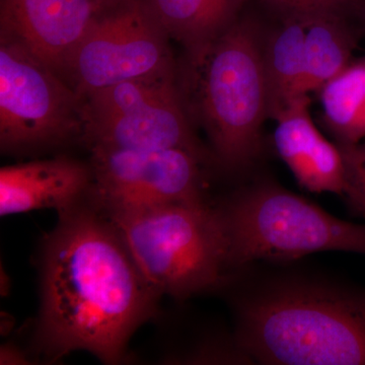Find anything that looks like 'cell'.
Returning <instances> with one entry per match:
<instances>
[{
	"label": "cell",
	"instance_id": "6da1fadb",
	"mask_svg": "<svg viewBox=\"0 0 365 365\" xmlns=\"http://www.w3.org/2000/svg\"><path fill=\"white\" fill-rule=\"evenodd\" d=\"M59 215L41 258L38 348L52 360L81 350L119 364L137 329L157 313L160 295L95 203Z\"/></svg>",
	"mask_w": 365,
	"mask_h": 365
},
{
	"label": "cell",
	"instance_id": "7a4b0ae2",
	"mask_svg": "<svg viewBox=\"0 0 365 365\" xmlns=\"http://www.w3.org/2000/svg\"><path fill=\"white\" fill-rule=\"evenodd\" d=\"M235 343L278 365H365V292L306 279L271 283L237 307Z\"/></svg>",
	"mask_w": 365,
	"mask_h": 365
},
{
	"label": "cell",
	"instance_id": "3957f363",
	"mask_svg": "<svg viewBox=\"0 0 365 365\" xmlns=\"http://www.w3.org/2000/svg\"><path fill=\"white\" fill-rule=\"evenodd\" d=\"M179 83L187 113L207 132L230 169L246 167L260 148L268 86L259 29L239 19L202 49L186 53Z\"/></svg>",
	"mask_w": 365,
	"mask_h": 365
},
{
	"label": "cell",
	"instance_id": "277c9868",
	"mask_svg": "<svg viewBox=\"0 0 365 365\" xmlns=\"http://www.w3.org/2000/svg\"><path fill=\"white\" fill-rule=\"evenodd\" d=\"M104 213L160 297L215 287L230 268L220 212L204 201Z\"/></svg>",
	"mask_w": 365,
	"mask_h": 365
},
{
	"label": "cell",
	"instance_id": "5b68a950",
	"mask_svg": "<svg viewBox=\"0 0 365 365\" xmlns=\"http://www.w3.org/2000/svg\"><path fill=\"white\" fill-rule=\"evenodd\" d=\"M217 210L230 267L324 251L365 255V225L335 217L271 182L240 192Z\"/></svg>",
	"mask_w": 365,
	"mask_h": 365
},
{
	"label": "cell",
	"instance_id": "8992f818",
	"mask_svg": "<svg viewBox=\"0 0 365 365\" xmlns=\"http://www.w3.org/2000/svg\"><path fill=\"white\" fill-rule=\"evenodd\" d=\"M81 138L91 148H180L201 157L176 68L107 86L83 98Z\"/></svg>",
	"mask_w": 365,
	"mask_h": 365
},
{
	"label": "cell",
	"instance_id": "52a82bcc",
	"mask_svg": "<svg viewBox=\"0 0 365 365\" xmlns=\"http://www.w3.org/2000/svg\"><path fill=\"white\" fill-rule=\"evenodd\" d=\"M83 100L61 76L0 36V146L16 153L81 136Z\"/></svg>",
	"mask_w": 365,
	"mask_h": 365
},
{
	"label": "cell",
	"instance_id": "ba28073f",
	"mask_svg": "<svg viewBox=\"0 0 365 365\" xmlns=\"http://www.w3.org/2000/svg\"><path fill=\"white\" fill-rule=\"evenodd\" d=\"M169 41L143 0L110 4L91 23L64 76L83 100L107 86L174 68Z\"/></svg>",
	"mask_w": 365,
	"mask_h": 365
},
{
	"label": "cell",
	"instance_id": "9c48e42d",
	"mask_svg": "<svg viewBox=\"0 0 365 365\" xmlns=\"http://www.w3.org/2000/svg\"><path fill=\"white\" fill-rule=\"evenodd\" d=\"M91 196L104 212L204 201L201 157L180 148H91Z\"/></svg>",
	"mask_w": 365,
	"mask_h": 365
},
{
	"label": "cell",
	"instance_id": "30bf717a",
	"mask_svg": "<svg viewBox=\"0 0 365 365\" xmlns=\"http://www.w3.org/2000/svg\"><path fill=\"white\" fill-rule=\"evenodd\" d=\"M106 0H1L0 36L64 74Z\"/></svg>",
	"mask_w": 365,
	"mask_h": 365
},
{
	"label": "cell",
	"instance_id": "8fae6325",
	"mask_svg": "<svg viewBox=\"0 0 365 365\" xmlns=\"http://www.w3.org/2000/svg\"><path fill=\"white\" fill-rule=\"evenodd\" d=\"M91 168L71 158L35 160L0 170V215L41 209L66 212L91 189Z\"/></svg>",
	"mask_w": 365,
	"mask_h": 365
},
{
	"label": "cell",
	"instance_id": "7c38bea8",
	"mask_svg": "<svg viewBox=\"0 0 365 365\" xmlns=\"http://www.w3.org/2000/svg\"><path fill=\"white\" fill-rule=\"evenodd\" d=\"M309 96L300 95L273 118L274 143L297 182L314 193L345 195L346 174L339 146L329 143L309 116Z\"/></svg>",
	"mask_w": 365,
	"mask_h": 365
},
{
	"label": "cell",
	"instance_id": "4fadbf2b",
	"mask_svg": "<svg viewBox=\"0 0 365 365\" xmlns=\"http://www.w3.org/2000/svg\"><path fill=\"white\" fill-rule=\"evenodd\" d=\"M247 0H143L170 39L193 53L210 44L240 19Z\"/></svg>",
	"mask_w": 365,
	"mask_h": 365
},
{
	"label": "cell",
	"instance_id": "5bb4252c",
	"mask_svg": "<svg viewBox=\"0 0 365 365\" xmlns=\"http://www.w3.org/2000/svg\"><path fill=\"white\" fill-rule=\"evenodd\" d=\"M268 116L274 118L302 93L306 58L302 13H288L264 49Z\"/></svg>",
	"mask_w": 365,
	"mask_h": 365
},
{
	"label": "cell",
	"instance_id": "9a60e30c",
	"mask_svg": "<svg viewBox=\"0 0 365 365\" xmlns=\"http://www.w3.org/2000/svg\"><path fill=\"white\" fill-rule=\"evenodd\" d=\"M304 25V68L302 93L317 91L349 64L354 39L341 14L302 13Z\"/></svg>",
	"mask_w": 365,
	"mask_h": 365
},
{
	"label": "cell",
	"instance_id": "2e32d148",
	"mask_svg": "<svg viewBox=\"0 0 365 365\" xmlns=\"http://www.w3.org/2000/svg\"><path fill=\"white\" fill-rule=\"evenodd\" d=\"M324 119L340 144L365 138V58L349 63L319 88Z\"/></svg>",
	"mask_w": 365,
	"mask_h": 365
},
{
	"label": "cell",
	"instance_id": "e0dca14e",
	"mask_svg": "<svg viewBox=\"0 0 365 365\" xmlns=\"http://www.w3.org/2000/svg\"><path fill=\"white\" fill-rule=\"evenodd\" d=\"M346 174L345 195L365 215V143L339 144Z\"/></svg>",
	"mask_w": 365,
	"mask_h": 365
},
{
	"label": "cell",
	"instance_id": "ac0fdd59",
	"mask_svg": "<svg viewBox=\"0 0 365 365\" xmlns=\"http://www.w3.org/2000/svg\"><path fill=\"white\" fill-rule=\"evenodd\" d=\"M274 6L281 7L287 13H311V11H341L351 6L357 0H266Z\"/></svg>",
	"mask_w": 365,
	"mask_h": 365
},
{
	"label": "cell",
	"instance_id": "d6986e66",
	"mask_svg": "<svg viewBox=\"0 0 365 365\" xmlns=\"http://www.w3.org/2000/svg\"><path fill=\"white\" fill-rule=\"evenodd\" d=\"M1 364H28L25 353L21 351L16 346L6 344L1 347L0 354Z\"/></svg>",
	"mask_w": 365,
	"mask_h": 365
},
{
	"label": "cell",
	"instance_id": "ffe728a7",
	"mask_svg": "<svg viewBox=\"0 0 365 365\" xmlns=\"http://www.w3.org/2000/svg\"><path fill=\"white\" fill-rule=\"evenodd\" d=\"M109 4H117V2L124 1V0H106Z\"/></svg>",
	"mask_w": 365,
	"mask_h": 365
}]
</instances>
